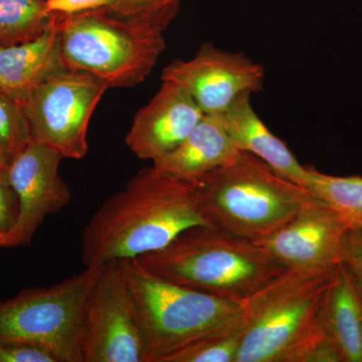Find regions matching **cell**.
Returning <instances> with one entry per match:
<instances>
[{"label":"cell","mask_w":362,"mask_h":362,"mask_svg":"<svg viewBox=\"0 0 362 362\" xmlns=\"http://www.w3.org/2000/svg\"><path fill=\"white\" fill-rule=\"evenodd\" d=\"M214 225L207 218L201 181L154 168H142L111 195L83 232L85 267L134 259L168 246L181 233Z\"/></svg>","instance_id":"cell-1"},{"label":"cell","mask_w":362,"mask_h":362,"mask_svg":"<svg viewBox=\"0 0 362 362\" xmlns=\"http://www.w3.org/2000/svg\"><path fill=\"white\" fill-rule=\"evenodd\" d=\"M134 259L169 282L237 301L287 270L255 240L216 225L188 228L168 246Z\"/></svg>","instance_id":"cell-2"},{"label":"cell","mask_w":362,"mask_h":362,"mask_svg":"<svg viewBox=\"0 0 362 362\" xmlns=\"http://www.w3.org/2000/svg\"><path fill=\"white\" fill-rule=\"evenodd\" d=\"M52 13L66 68L92 74L108 88L132 87L148 77L165 49L163 32L171 21L124 16L110 7Z\"/></svg>","instance_id":"cell-3"},{"label":"cell","mask_w":362,"mask_h":362,"mask_svg":"<svg viewBox=\"0 0 362 362\" xmlns=\"http://www.w3.org/2000/svg\"><path fill=\"white\" fill-rule=\"evenodd\" d=\"M199 180L209 221L255 242L277 232L316 199L307 188L286 180L247 152Z\"/></svg>","instance_id":"cell-4"},{"label":"cell","mask_w":362,"mask_h":362,"mask_svg":"<svg viewBox=\"0 0 362 362\" xmlns=\"http://www.w3.org/2000/svg\"><path fill=\"white\" fill-rule=\"evenodd\" d=\"M121 267L145 342V362L164 359L237 320L244 301L225 299L169 282L136 259Z\"/></svg>","instance_id":"cell-5"},{"label":"cell","mask_w":362,"mask_h":362,"mask_svg":"<svg viewBox=\"0 0 362 362\" xmlns=\"http://www.w3.org/2000/svg\"><path fill=\"white\" fill-rule=\"evenodd\" d=\"M331 272L287 269L245 300L237 362H295L318 332Z\"/></svg>","instance_id":"cell-6"},{"label":"cell","mask_w":362,"mask_h":362,"mask_svg":"<svg viewBox=\"0 0 362 362\" xmlns=\"http://www.w3.org/2000/svg\"><path fill=\"white\" fill-rule=\"evenodd\" d=\"M103 267H86L49 287L26 288L1 300L0 338L47 350L58 362H83L85 304Z\"/></svg>","instance_id":"cell-7"},{"label":"cell","mask_w":362,"mask_h":362,"mask_svg":"<svg viewBox=\"0 0 362 362\" xmlns=\"http://www.w3.org/2000/svg\"><path fill=\"white\" fill-rule=\"evenodd\" d=\"M107 89L87 71L66 68L52 75L21 105L33 139L64 158L82 159L88 151L90 117Z\"/></svg>","instance_id":"cell-8"},{"label":"cell","mask_w":362,"mask_h":362,"mask_svg":"<svg viewBox=\"0 0 362 362\" xmlns=\"http://www.w3.org/2000/svg\"><path fill=\"white\" fill-rule=\"evenodd\" d=\"M83 362H145V342L120 262L104 265L84 308Z\"/></svg>","instance_id":"cell-9"},{"label":"cell","mask_w":362,"mask_h":362,"mask_svg":"<svg viewBox=\"0 0 362 362\" xmlns=\"http://www.w3.org/2000/svg\"><path fill=\"white\" fill-rule=\"evenodd\" d=\"M265 70L243 52H230L204 42L194 58L175 59L161 81L181 86L204 114H223L245 93L263 89Z\"/></svg>","instance_id":"cell-10"},{"label":"cell","mask_w":362,"mask_h":362,"mask_svg":"<svg viewBox=\"0 0 362 362\" xmlns=\"http://www.w3.org/2000/svg\"><path fill=\"white\" fill-rule=\"evenodd\" d=\"M63 158L49 145L33 139L7 164L9 182L18 199V220L7 237L8 247L28 246L45 218L70 204V187L59 173Z\"/></svg>","instance_id":"cell-11"},{"label":"cell","mask_w":362,"mask_h":362,"mask_svg":"<svg viewBox=\"0 0 362 362\" xmlns=\"http://www.w3.org/2000/svg\"><path fill=\"white\" fill-rule=\"evenodd\" d=\"M349 226L317 199L277 232L256 240L286 269L332 271L341 263Z\"/></svg>","instance_id":"cell-12"},{"label":"cell","mask_w":362,"mask_h":362,"mask_svg":"<svg viewBox=\"0 0 362 362\" xmlns=\"http://www.w3.org/2000/svg\"><path fill=\"white\" fill-rule=\"evenodd\" d=\"M204 115L181 86L162 81L149 103L136 114L126 144L138 158L153 163L180 146Z\"/></svg>","instance_id":"cell-13"},{"label":"cell","mask_w":362,"mask_h":362,"mask_svg":"<svg viewBox=\"0 0 362 362\" xmlns=\"http://www.w3.org/2000/svg\"><path fill=\"white\" fill-rule=\"evenodd\" d=\"M66 68L61 37L52 21L39 39L0 49V92L21 106L33 90Z\"/></svg>","instance_id":"cell-14"},{"label":"cell","mask_w":362,"mask_h":362,"mask_svg":"<svg viewBox=\"0 0 362 362\" xmlns=\"http://www.w3.org/2000/svg\"><path fill=\"white\" fill-rule=\"evenodd\" d=\"M240 151L226 130L223 114H204L180 146L153 162L158 170L199 180L237 160Z\"/></svg>","instance_id":"cell-15"},{"label":"cell","mask_w":362,"mask_h":362,"mask_svg":"<svg viewBox=\"0 0 362 362\" xmlns=\"http://www.w3.org/2000/svg\"><path fill=\"white\" fill-rule=\"evenodd\" d=\"M251 93L240 95L223 114L228 135L237 149L266 162L278 175L306 188L307 168L282 140L273 134L255 112Z\"/></svg>","instance_id":"cell-16"},{"label":"cell","mask_w":362,"mask_h":362,"mask_svg":"<svg viewBox=\"0 0 362 362\" xmlns=\"http://www.w3.org/2000/svg\"><path fill=\"white\" fill-rule=\"evenodd\" d=\"M319 323L337 344L344 362H362V293L346 267L331 272Z\"/></svg>","instance_id":"cell-17"},{"label":"cell","mask_w":362,"mask_h":362,"mask_svg":"<svg viewBox=\"0 0 362 362\" xmlns=\"http://www.w3.org/2000/svg\"><path fill=\"white\" fill-rule=\"evenodd\" d=\"M306 188L339 214L349 228H362V176H337L306 166Z\"/></svg>","instance_id":"cell-18"},{"label":"cell","mask_w":362,"mask_h":362,"mask_svg":"<svg viewBox=\"0 0 362 362\" xmlns=\"http://www.w3.org/2000/svg\"><path fill=\"white\" fill-rule=\"evenodd\" d=\"M52 21L47 0H0V49L39 39Z\"/></svg>","instance_id":"cell-19"},{"label":"cell","mask_w":362,"mask_h":362,"mask_svg":"<svg viewBox=\"0 0 362 362\" xmlns=\"http://www.w3.org/2000/svg\"><path fill=\"white\" fill-rule=\"evenodd\" d=\"M245 331L246 319L243 312L237 320L178 350L163 362H237Z\"/></svg>","instance_id":"cell-20"},{"label":"cell","mask_w":362,"mask_h":362,"mask_svg":"<svg viewBox=\"0 0 362 362\" xmlns=\"http://www.w3.org/2000/svg\"><path fill=\"white\" fill-rule=\"evenodd\" d=\"M32 140L23 107L0 92V153L6 163L16 158Z\"/></svg>","instance_id":"cell-21"},{"label":"cell","mask_w":362,"mask_h":362,"mask_svg":"<svg viewBox=\"0 0 362 362\" xmlns=\"http://www.w3.org/2000/svg\"><path fill=\"white\" fill-rule=\"evenodd\" d=\"M180 2L169 0H113L110 7L117 13L128 16H156L173 20Z\"/></svg>","instance_id":"cell-22"},{"label":"cell","mask_w":362,"mask_h":362,"mask_svg":"<svg viewBox=\"0 0 362 362\" xmlns=\"http://www.w3.org/2000/svg\"><path fill=\"white\" fill-rule=\"evenodd\" d=\"M320 325V323H319ZM295 362H344L337 344L319 327L315 337L304 347Z\"/></svg>","instance_id":"cell-23"},{"label":"cell","mask_w":362,"mask_h":362,"mask_svg":"<svg viewBox=\"0 0 362 362\" xmlns=\"http://www.w3.org/2000/svg\"><path fill=\"white\" fill-rule=\"evenodd\" d=\"M18 216V197L9 182L6 168H4L0 169V235L8 237Z\"/></svg>","instance_id":"cell-24"},{"label":"cell","mask_w":362,"mask_h":362,"mask_svg":"<svg viewBox=\"0 0 362 362\" xmlns=\"http://www.w3.org/2000/svg\"><path fill=\"white\" fill-rule=\"evenodd\" d=\"M0 362H58L47 350L0 338Z\"/></svg>","instance_id":"cell-25"},{"label":"cell","mask_w":362,"mask_h":362,"mask_svg":"<svg viewBox=\"0 0 362 362\" xmlns=\"http://www.w3.org/2000/svg\"><path fill=\"white\" fill-rule=\"evenodd\" d=\"M341 264L350 272L362 293V228H349L343 245Z\"/></svg>","instance_id":"cell-26"},{"label":"cell","mask_w":362,"mask_h":362,"mask_svg":"<svg viewBox=\"0 0 362 362\" xmlns=\"http://www.w3.org/2000/svg\"><path fill=\"white\" fill-rule=\"evenodd\" d=\"M113 0H47V11L59 14H77L111 6Z\"/></svg>","instance_id":"cell-27"},{"label":"cell","mask_w":362,"mask_h":362,"mask_svg":"<svg viewBox=\"0 0 362 362\" xmlns=\"http://www.w3.org/2000/svg\"><path fill=\"white\" fill-rule=\"evenodd\" d=\"M0 247H8V240L4 235H0Z\"/></svg>","instance_id":"cell-28"},{"label":"cell","mask_w":362,"mask_h":362,"mask_svg":"<svg viewBox=\"0 0 362 362\" xmlns=\"http://www.w3.org/2000/svg\"><path fill=\"white\" fill-rule=\"evenodd\" d=\"M7 163L6 158H4V156L0 153V169L6 168Z\"/></svg>","instance_id":"cell-29"},{"label":"cell","mask_w":362,"mask_h":362,"mask_svg":"<svg viewBox=\"0 0 362 362\" xmlns=\"http://www.w3.org/2000/svg\"><path fill=\"white\" fill-rule=\"evenodd\" d=\"M169 1L180 2L181 0H169Z\"/></svg>","instance_id":"cell-30"}]
</instances>
